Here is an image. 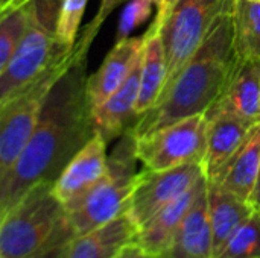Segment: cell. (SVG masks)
Masks as SVG:
<instances>
[{
	"instance_id": "cell-1",
	"label": "cell",
	"mask_w": 260,
	"mask_h": 258,
	"mask_svg": "<svg viewBox=\"0 0 260 258\" xmlns=\"http://www.w3.org/2000/svg\"><path fill=\"white\" fill-rule=\"evenodd\" d=\"M75 59L53 84L35 129L14 163L0 173V220L35 186L55 182L67 163L93 137L87 97V55L75 43Z\"/></svg>"
},
{
	"instance_id": "cell-2",
	"label": "cell",
	"mask_w": 260,
	"mask_h": 258,
	"mask_svg": "<svg viewBox=\"0 0 260 258\" xmlns=\"http://www.w3.org/2000/svg\"><path fill=\"white\" fill-rule=\"evenodd\" d=\"M238 59L229 11L215 21L195 53L161 90L154 106L137 117L131 126L134 135L140 137L183 119L206 114L224 94Z\"/></svg>"
},
{
	"instance_id": "cell-3",
	"label": "cell",
	"mask_w": 260,
	"mask_h": 258,
	"mask_svg": "<svg viewBox=\"0 0 260 258\" xmlns=\"http://www.w3.org/2000/svg\"><path fill=\"white\" fill-rule=\"evenodd\" d=\"M73 239L53 182L35 186L0 220V255L6 258H64Z\"/></svg>"
},
{
	"instance_id": "cell-4",
	"label": "cell",
	"mask_w": 260,
	"mask_h": 258,
	"mask_svg": "<svg viewBox=\"0 0 260 258\" xmlns=\"http://www.w3.org/2000/svg\"><path fill=\"white\" fill-rule=\"evenodd\" d=\"M136 137L129 126L108 157L102 179L66 208L75 237L90 233L128 211L137 178Z\"/></svg>"
},
{
	"instance_id": "cell-5",
	"label": "cell",
	"mask_w": 260,
	"mask_h": 258,
	"mask_svg": "<svg viewBox=\"0 0 260 258\" xmlns=\"http://www.w3.org/2000/svg\"><path fill=\"white\" fill-rule=\"evenodd\" d=\"M75 53V46L64 47L30 82L0 102V173L14 163L24 148L53 84L73 62Z\"/></svg>"
},
{
	"instance_id": "cell-6",
	"label": "cell",
	"mask_w": 260,
	"mask_h": 258,
	"mask_svg": "<svg viewBox=\"0 0 260 258\" xmlns=\"http://www.w3.org/2000/svg\"><path fill=\"white\" fill-rule=\"evenodd\" d=\"M61 0H32L27 29L0 73V102L30 82L64 49L56 38Z\"/></svg>"
},
{
	"instance_id": "cell-7",
	"label": "cell",
	"mask_w": 260,
	"mask_h": 258,
	"mask_svg": "<svg viewBox=\"0 0 260 258\" xmlns=\"http://www.w3.org/2000/svg\"><path fill=\"white\" fill-rule=\"evenodd\" d=\"M233 5L235 0H178L172 6L157 29L168 70L165 87L195 53L215 21L233 11Z\"/></svg>"
},
{
	"instance_id": "cell-8",
	"label": "cell",
	"mask_w": 260,
	"mask_h": 258,
	"mask_svg": "<svg viewBox=\"0 0 260 258\" xmlns=\"http://www.w3.org/2000/svg\"><path fill=\"white\" fill-rule=\"evenodd\" d=\"M204 114L183 119L158 131L136 137V155L145 169L168 170L203 163L207 148Z\"/></svg>"
},
{
	"instance_id": "cell-9",
	"label": "cell",
	"mask_w": 260,
	"mask_h": 258,
	"mask_svg": "<svg viewBox=\"0 0 260 258\" xmlns=\"http://www.w3.org/2000/svg\"><path fill=\"white\" fill-rule=\"evenodd\" d=\"M201 176H204L203 163H189L168 170L143 167L136 178L128 214L137 227L143 225L160 208L190 190Z\"/></svg>"
},
{
	"instance_id": "cell-10",
	"label": "cell",
	"mask_w": 260,
	"mask_h": 258,
	"mask_svg": "<svg viewBox=\"0 0 260 258\" xmlns=\"http://www.w3.org/2000/svg\"><path fill=\"white\" fill-rule=\"evenodd\" d=\"M107 144L99 134H93L56 178L53 193L64 208L76 202L102 179L108 166Z\"/></svg>"
},
{
	"instance_id": "cell-11",
	"label": "cell",
	"mask_w": 260,
	"mask_h": 258,
	"mask_svg": "<svg viewBox=\"0 0 260 258\" xmlns=\"http://www.w3.org/2000/svg\"><path fill=\"white\" fill-rule=\"evenodd\" d=\"M204 116L207 120V148L203 169L206 178L215 181L236 154L253 125L215 105H212Z\"/></svg>"
},
{
	"instance_id": "cell-12",
	"label": "cell",
	"mask_w": 260,
	"mask_h": 258,
	"mask_svg": "<svg viewBox=\"0 0 260 258\" xmlns=\"http://www.w3.org/2000/svg\"><path fill=\"white\" fill-rule=\"evenodd\" d=\"M145 33L116 41L99 68L87 76V97L91 109L105 102L129 76L142 56Z\"/></svg>"
},
{
	"instance_id": "cell-13",
	"label": "cell",
	"mask_w": 260,
	"mask_h": 258,
	"mask_svg": "<svg viewBox=\"0 0 260 258\" xmlns=\"http://www.w3.org/2000/svg\"><path fill=\"white\" fill-rule=\"evenodd\" d=\"M140 62L142 56L126 81L105 102L91 109L94 134H99L107 143L119 138L129 128L128 122L136 119V103L140 88Z\"/></svg>"
},
{
	"instance_id": "cell-14",
	"label": "cell",
	"mask_w": 260,
	"mask_h": 258,
	"mask_svg": "<svg viewBox=\"0 0 260 258\" xmlns=\"http://www.w3.org/2000/svg\"><path fill=\"white\" fill-rule=\"evenodd\" d=\"M160 258H213L212 231L207 214V179Z\"/></svg>"
},
{
	"instance_id": "cell-15",
	"label": "cell",
	"mask_w": 260,
	"mask_h": 258,
	"mask_svg": "<svg viewBox=\"0 0 260 258\" xmlns=\"http://www.w3.org/2000/svg\"><path fill=\"white\" fill-rule=\"evenodd\" d=\"M250 125L260 123V58H239L224 94L213 103Z\"/></svg>"
},
{
	"instance_id": "cell-16",
	"label": "cell",
	"mask_w": 260,
	"mask_h": 258,
	"mask_svg": "<svg viewBox=\"0 0 260 258\" xmlns=\"http://www.w3.org/2000/svg\"><path fill=\"white\" fill-rule=\"evenodd\" d=\"M204 181L206 175L201 176L190 190H187L186 193L160 208L155 214H152L143 225L139 227L134 242L154 255L163 254L171 245L178 227L181 225L184 216L192 207Z\"/></svg>"
},
{
	"instance_id": "cell-17",
	"label": "cell",
	"mask_w": 260,
	"mask_h": 258,
	"mask_svg": "<svg viewBox=\"0 0 260 258\" xmlns=\"http://www.w3.org/2000/svg\"><path fill=\"white\" fill-rule=\"evenodd\" d=\"M253 211L254 207L248 201L238 198L218 182L207 181V214L212 231L213 258L221 254L233 233Z\"/></svg>"
},
{
	"instance_id": "cell-18",
	"label": "cell",
	"mask_w": 260,
	"mask_h": 258,
	"mask_svg": "<svg viewBox=\"0 0 260 258\" xmlns=\"http://www.w3.org/2000/svg\"><path fill=\"white\" fill-rule=\"evenodd\" d=\"M139 227L128 211L111 222L72 240L64 258H114L136 240Z\"/></svg>"
},
{
	"instance_id": "cell-19",
	"label": "cell",
	"mask_w": 260,
	"mask_h": 258,
	"mask_svg": "<svg viewBox=\"0 0 260 258\" xmlns=\"http://www.w3.org/2000/svg\"><path fill=\"white\" fill-rule=\"evenodd\" d=\"M260 169V123L250 128L245 140L227 163L219 176L212 181L236 195L238 198L248 201L254 190ZM209 181V179H207Z\"/></svg>"
},
{
	"instance_id": "cell-20",
	"label": "cell",
	"mask_w": 260,
	"mask_h": 258,
	"mask_svg": "<svg viewBox=\"0 0 260 258\" xmlns=\"http://www.w3.org/2000/svg\"><path fill=\"white\" fill-rule=\"evenodd\" d=\"M166 61L157 30L151 26L145 32L140 62V88L136 103V119L143 116L157 102L166 84Z\"/></svg>"
},
{
	"instance_id": "cell-21",
	"label": "cell",
	"mask_w": 260,
	"mask_h": 258,
	"mask_svg": "<svg viewBox=\"0 0 260 258\" xmlns=\"http://www.w3.org/2000/svg\"><path fill=\"white\" fill-rule=\"evenodd\" d=\"M233 43L239 58H260V2L235 0Z\"/></svg>"
},
{
	"instance_id": "cell-22",
	"label": "cell",
	"mask_w": 260,
	"mask_h": 258,
	"mask_svg": "<svg viewBox=\"0 0 260 258\" xmlns=\"http://www.w3.org/2000/svg\"><path fill=\"white\" fill-rule=\"evenodd\" d=\"M32 0H11L0 14V73L17 50L30 17Z\"/></svg>"
},
{
	"instance_id": "cell-23",
	"label": "cell",
	"mask_w": 260,
	"mask_h": 258,
	"mask_svg": "<svg viewBox=\"0 0 260 258\" xmlns=\"http://www.w3.org/2000/svg\"><path fill=\"white\" fill-rule=\"evenodd\" d=\"M216 258H260V210L238 227Z\"/></svg>"
},
{
	"instance_id": "cell-24",
	"label": "cell",
	"mask_w": 260,
	"mask_h": 258,
	"mask_svg": "<svg viewBox=\"0 0 260 258\" xmlns=\"http://www.w3.org/2000/svg\"><path fill=\"white\" fill-rule=\"evenodd\" d=\"M87 2L88 0H61L56 20V38L61 46H75Z\"/></svg>"
},
{
	"instance_id": "cell-25",
	"label": "cell",
	"mask_w": 260,
	"mask_h": 258,
	"mask_svg": "<svg viewBox=\"0 0 260 258\" xmlns=\"http://www.w3.org/2000/svg\"><path fill=\"white\" fill-rule=\"evenodd\" d=\"M152 5L149 0H129L119 18L116 41L128 38L134 29L143 24L152 14Z\"/></svg>"
},
{
	"instance_id": "cell-26",
	"label": "cell",
	"mask_w": 260,
	"mask_h": 258,
	"mask_svg": "<svg viewBox=\"0 0 260 258\" xmlns=\"http://www.w3.org/2000/svg\"><path fill=\"white\" fill-rule=\"evenodd\" d=\"M114 258H160L158 255H154L148 251H145L142 246H139L136 242H131L126 245Z\"/></svg>"
},
{
	"instance_id": "cell-27",
	"label": "cell",
	"mask_w": 260,
	"mask_h": 258,
	"mask_svg": "<svg viewBox=\"0 0 260 258\" xmlns=\"http://www.w3.org/2000/svg\"><path fill=\"white\" fill-rule=\"evenodd\" d=\"M177 2H178V0H165V2H163V5L158 8L157 15H155V20H154V21H152V24H151L155 30L158 29V26L161 24V21L165 20V17L169 14V11L172 9V6H174Z\"/></svg>"
},
{
	"instance_id": "cell-28",
	"label": "cell",
	"mask_w": 260,
	"mask_h": 258,
	"mask_svg": "<svg viewBox=\"0 0 260 258\" xmlns=\"http://www.w3.org/2000/svg\"><path fill=\"white\" fill-rule=\"evenodd\" d=\"M250 204L254 207V210H260V169L259 175H257V181H256V186H254V190H253L251 198H250Z\"/></svg>"
},
{
	"instance_id": "cell-29",
	"label": "cell",
	"mask_w": 260,
	"mask_h": 258,
	"mask_svg": "<svg viewBox=\"0 0 260 258\" xmlns=\"http://www.w3.org/2000/svg\"><path fill=\"white\" fill-rule=\"evenodd\" d=\"M149 2H152L154 5H157V9H158V8L163 5V2H165V0H149Z\"/></svg>"
},
{
	"instance_id": "cell-30",
	"label": "cell",
	"mask_w": 260,
	"mask_h": 258,
	"mask_svg": "<svg viewBox=\"0 0 260 258\" xmlns=\"http://www.w3.org/2000/svg\"><path fill=\"white\" fill-rule=\"evenodd\" d=\"M8 2H11V0H0V6H3V5H6Z\"/></svg>"
},
{
	"instance_id": "cell-31",
	"label": "cell",
	"mask_w": 260,
	"mask_h": 258,
	"mask_svg": "<svg viewBox=\"0 0 260 258\" xmlns=\"http://www.w3.org/2000/svg\"><path fill=\"white\" fill-rule=\"evenodd\" d=\"M8 5H9V2H8V3H6V5H5V6H3V8H2V9H0V14H2V12H3V11H5V8H6V6H8Z\"/></svg>"
},
{
	"instance_id": "cell-32",
	"label": "cell",
	"mask_w": 260,
	"mask_h": 258,
	"mask_svg": "<svg viewBox=\"0 0 260 258\" xmlns=\"http://www.w3.org/2000/svg\"><path fill=\"white\" fill-rule=\"evenodd\" d=\"M0 258H6V257H3V255H0Z\"/></svg>"
},
{
	"instance_id": "cell-33",
	"label": "cell",
	"mask_w": 260,
	"mask_h": 258,
	"mask_svg": "<svg viewBox=\"0 0 260 258\" xmlns=\"http://www.w3.org/2000/svg\"><path fill=\"white\" fill-rule=\"evenodd\" d=\"M3 6H5V5H3ZM3 6H0V9H2V8H3Z\"/></svg>"
},
{
	"instance_id": "cell-34",
	"label": "cell",
	"mask_w": 260,
	"mask_h": 258,
	"mask_svg": "<svg viewBox=\"0 0 260 258\" xmlns=\"http://www.w3.org/2000/svg\"><path fill=\"white\" fill-rule=\"evenodd\" d=\"M257 2H260V0H257Z\"/></svg>"
}]
</instances>
